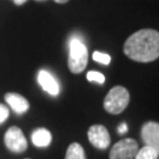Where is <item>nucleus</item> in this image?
<instances>
[{
  "instance_id": "9b49d317",
  "label": "nucleus",
  "mask_w": 159,
  "mask_h": 159,
  "mask_svg": "<svg viewBox=\"0 0 159 159\" xmlns=\"http://www.w3.org/2000/svg\"><path fill=\"white\" fill-rule=\"evenodd\" d=\"M65 159H86L85 150L79 143H72L66 150Z\"/></svg>"
},
{
  "instance_id": "4468645a",
  "label": "nucleus",
  "mask_w": 159,
  "mask_h": 159,
  "mask_svg": "<svg viewBox=\"0 0 159 159\" xmlns=\"http://www.w3.org/2000/svg\"><path fill=\"white\" fill-rule=\"evenodd\" d=\"M86 78L89 81H94L98 84H104L105 83V75L97 71H90L89 73L86 74Z\"/></svg>"
},
{
  "instance_id": "7ed1b4c3",
  "label": "nucleus",
  "mask_w": 159,
  "mask_h": 159,
  "mask_svg": "<svg viewBox=\"0 0 159 159\" xmlns=\"http://www.w3.org/2000/svg\"><path fill=\"white\" fill-rule=\"evenodd\" d=\"M130 102V93L123 86L112 87L104 99V108L111 114L121 113Z\"/></svg>"
},
{
  "instance_id": "20e7f679",
  "label": "nucleus",
  "mask_w": 159,
  "mask_h": 159,
  "mask_svg": "<svg viewBox=\"0 0 159 159\" xmlns=\"http://www.w3.org/2000/svg\"><path fill=\"white\" fill-rule=\"evenodd\" d=\"M6 148L13 153H23L27 150V140L24 136V132L18 126H11L6 131L5 137Z\"/></svg>"
},
{
  "instance_id": "6e6552de",
  "label": "nucleus",
  "mask_w": 159,
  "mask_h": 159,
  "mask_svg": "<svg viewBox=\"0 0 159 159\" xmlns=\"http://www.w3.org/2000/svg\"><path fill=\"white\" fill-rule=\"evenodd\" d=\"M38 83L39 85L44 89V91L47 92L50 96L57 97L60 92L59 84L56 80V78L52 75L50 72H47L45 70H40L38 73Z\"/></svg>"
},
{
  "instance_id": "ddd939ff",
  "label": "nucleus",
  "mask_w": 159,
  "mask_h": 159,
  "mask_svg": "<svg viewBox=\"0 0 159 159\" xmlns=\"http://www.w3.org/2000/svg\"><path fill=\"white\" fill-rule=\"evenodd\" d=\"M93 60L97 61V63H100L102 65H108V64L111 63V57L106 54V53H102V52H99V51H96L93 52Z\"/></svg>"
},
{
  "instance_id": "f8f14e48",
  "label": "nucleus",
  "mask_w": 159,
  "mask_h": 159,
  "mask_svg": "<svg viewBox=\"0 0 159 159\" xmlns=\"http://www.w3.org/2000/svg\"><path fill=\"white\" fill-rule=\"evenodd\" d=\"M159 157V148L154 146H148L138 148L136 156L133 159H158Z\"/></svg>"
},
{
  "instance_id": "6ab92c4d",
  "label": "nucleus",
  "mask_w": 159,
  "mask_h": 159,
  "mask_svg": "<svg viewBox=\"0 0 159 159\" xmlns=\"http://www.w3.org/2000/svg\"><path fill=\"white\" fill-rule=\"evenodd\" d=\"M26 159H29V158H26Z\"/></svg>"
},
{
  "instance_id": "dca6fc26",
  "label": "nucleus",
  "mask_w": 159,
  "mask_h": 159,
  "mask_svg": "<svg viewBox=\"0 0 159 159\" xmlns=\"http://www.w3.org/2000/svg\"><path fill=\"white\" fill-rule=\"evenodd\" d=\"M127 131H129V129H127V124H126V123H121V124L118 126V133H119V134H125Z\"/></svg>"
},
{
  "instance_id": "39448f33",
  "label": "nucleus",
  "mask_w": 159,
  "mask_h": 159,
  "mask_svg": "<svg viewBox=\"0 0 159 159\" xmlns=\"http://www.w3.org/2000/svg\"><path fill=\"white\" fill-rule=\"evenodd\" d=\"M138 143L132 138L121 139L110 151V159H133L138 151Z\"/></svg>"
},
{
  "instance_id": "f257e3e1",
  "label": "nucleus",
  "mask_w": 159,
  "mask_h": 159,
  "mask_svg": "<svg viewBox=\"0 0 159 159\" xmlns=\"http://www.w3.org/2000/svg\"><path fill=\"white\" fill-rule=\"evenodd\" d=\"M126 57L137 63H151L159 57V33L151 29L131 34L124 44Z\"/></svg>"
},
{
  "instance_id": "9d476101",
  "label": "nucleus",
  "mask_w": 159,
  "mask_h": 159,
  "mask_svg": "<svg viewBox=\"0 0 159 159\" xmlns=\"http://www.w3.org/2000/svg\"><path fill=\"white\" fill-rule=\"evenodd\" d=\"M31 139H32V143L37 148H46L51 144L52 134L51 132L45 127H39V129H37L32 132Z\"/></svg>"
},
{
  "instance_id": "2eb2a0df",
  "label": "nucleus",
  "mask_w": 159,
  "mask_h": 159,
  "mask_svg": "<svg viewBox=\"0 0 159 159\" xmlns=\"http://www.w3.org/2000/svg\"><path fill=\"white\" fill-rule=\"evenodd\" d=\"M8 116H10V110L4 104H0V125L7 120Z\"/></svg>"
},
{
  "instance_id": "0eeeda50",
  "label": "nucleus",
  "mask_w": 159,
  "mask_h": 159,
  "mask_svg": "<svg viewBox=\"0 0 159 159\" xmlns=\"http://www.w3.org/2000/svg\"><path fill=\"white\" fill-rule=\"evenodd\" d=\"M142 139L145 145L159 148V124L148 121L142 127Z\"/></svg>"
},
{
  "instance_id": "f03ea898",
  "label": "nucleus",
  "mask_w": 159,
  "mask_h": 159,
  "mask_svg": "<svg viewBox=\"0 0 159 159\" xmlns=\"http://www.w3.org/2000/svg\"><path fill=\"white\" fill-rule=\"evenodd\" d=\"M89 52L86 45L79 38H72L68 46V70L74 74L81 73L86 68Z\"/></svg>"
},
{
  "instance_id": "a211bd4d",
  "label": "nucleus",
  "mask_w": 159,
  "mask_h": 159,
  "mask_svg": "<svg viewBox=\"0 0 159 159\" xmlns=\"http://www.w3.org/2000/svg\"><path fill=\"white\" fill-rule=\"evenodd\" d=\"M53 1H56L57 4H66V2L70 1V0H53Z\"/></svg>"
},
{
  "instance_id": "f3484780",
  "label": "nucleus",
  "mask_w": 159,
  "mask_h": 159,
  "mask_svg": "<svg viewBox=\"0 0 159 159\" xmlns=\"http://www.w3.org/2000/svg\"><path fill=\"white\" fill-rule=\"evenodd\" d=\"M13 1H14V4H16V5L20 6V5H24L27 0H13Z\"/></svg>"
},
{
  "instance_id": "1a4fd4ad",
  "label": "nucleus",
  "mask_w": 159,
  "mask_h": 159,
  "mask_svg": "<svg viewBox=\"0 0 159 159\" xmlns=\"http://www.w3.org/2000/svg\"><path fill=\"white\" fill-rule=\"evenodd\" d=\"M5 100H6V102L10 105V107H11L17 114H24L29 111V108H30L29 100H27L25 97L21 96V94L13 93V92L6 93Z\"/></svg>"
},
{
  "instance_id": "423d86ee",
  "label": "nucleus",
  "mask_w": 159,
  "mask_h": 159,
  "mask_svg": "<svg viewBox=\"0 0 159 159\" xmlns=\"http://www.w3.org/2000/svg\"><path fill=\"white\" fill-rule=\"evenodd\" d=\"M89 140L96 148L105 150L110 146L111 137L107 129L104 125H92L87 131Z\"/></svg>"
}]
</instances>
